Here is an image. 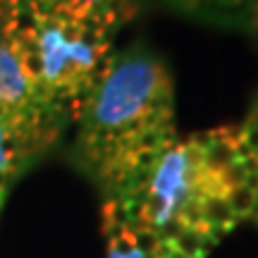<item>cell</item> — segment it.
Instances as JSON below:
<instances>
[{
	"label": "cell",
	"instance_id": "6",
	"mask_svg": "<svg viewBox=\"0 0 258 258\" xmlns=\"http://www.w3.org/2000/svg\"><path fill=\"white\" fill-rule=\"evenodd\" d=\"M177 12L220 29H253L258 0H167Z\"/></svg>",
	"mask_w": 258,
	"mask_h": 258
},
{
	"label": "cell",
	"instance_id": "2",
	"mask_svg": "<svg viewBox=\"0 0 258 258\" xmlns=\"http://www.w3.org/2000/svg\"><path fill=\"white\" fill-rule=\"evenodd\" d=\"M72 127L77 167L103 201L120 196L179 137L170 70L146 50L115 53Z\"/></svg>",
	"mask_w": 258,
	"mask_h": 258
},
{
	"label": "cell",
	"instance_id": "4",
	"mask_svg": "<svg viewBox=\"0 0 258 258\" xmlns=\"http://www.w3.org/2000/svg\"><path fill=\"white\" fill-rule=\"evenodd\" d=\"M0 120L19 132L41 156L64 129L29 72L15 29L12 0H0Z\"/></svg>",
	"mask_w": 258,
	"mask_h": 258
},
{
	"label": "cell",
	"instance_id": "3",
	"mask_svg": "<svg viewBox=\"0 0 258 258\" xmlns=\"http://www.w3.org/2000/svg\"><path fill=\"white\" fill-rule=\"evenodd\" d=\"M12 15L43 101L72 127L117 53L120 27L74 0H12Z\"/></svg>",
	"mask_w": 258,
	"mask_h": 258
},
{
	"label": "cell",
	"instance_id": "5",
	"mask_svg": "<svg viewBox=\"0 0 258 258\" xmlns=\"http://www.w3.org/2000/svg\"><path fill=\"white\" fill-rule=\"evenodd\" d=\"M101 220L105 258H208L201 251L132 222L110 203H103Z\"/></svg>",
	"mask_w": 258,
	"mask_h": 258
},
{
	"label": "cell",
	"instance_id": "7",
	"mask_svg": "<svg viewBox=\"0 0 258 258\" xmlns=\"http://www.w3.org/2000/svg\"><path fill=\"white\" fill-rule=\"evenodd\" d=\"M41 156L19 132L0 120V211L22 172Z\"/></svg>",
	"mask_w": 258,
	"mask_h": 258
},
{
	"label": "cell",
	"instance_id": "10",
	"mask_svg": "<svg viewBox=\"0 0 258 258\" xmlns=\"http://www.w3.org/2000/svg\"><path fill=\"white\" fill-rule=\"evenodd\" d=\"M251 31H256V36H258V17H256V22H253V29Z\"/></svg>",
	"mask_w": 258,
	"mask_h": 258
},
{
	"label": "cell",
	"instance_id": "8",
	"mask_svg": "<svg viewBox=\"0 0 258 258\" xmlns=\"http://www.w3.org/2000/svg\"><path fill=\"white\" fill-rule=\"evenodd\" d=\"M241 137H244V146H246V156H249L251 167V179H253V225H258V98L251 103L246 117L239 122Z\"/></svg>",
	"mask_w": 258,
	"mask_h": 258
},
{
	"label": "cell",
	"instance_id": "9",
	"mask_svg": "<svg viewBox=\"0 0 258 258\" xmlns=\"http://www.w3.org/2000/svg\"><path fill=\"white\" fill-rule=\"evenodd\" d=\"M74 3L89 8L91 12L105 17L108 22H112L115 27L120 29L137 17V12L144 5V0H74Z\"/></svg>",
	"mask_w": 258,
	"mask_h": 258
},
{
	"label": "cell",
	"instance_id": "1",
	"mask_svg": "<svg viewBox=\"0 0 258 258\" xmlns=\"http://www.w3.org/2000/svg\"><path fill=\"white\" fill-rule=\"evenodd\" d=\"M103 203L208 256L225 237L253 222V179L239 124L179 132L134 184Z\"/></svg>",
	"mask_w": 258,
	"mask_h": 258
}]
</instances>
